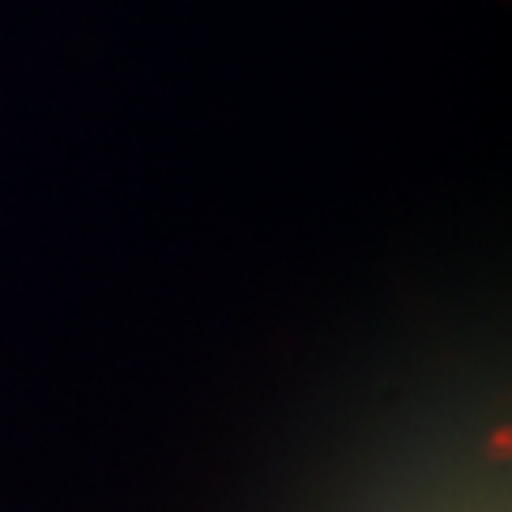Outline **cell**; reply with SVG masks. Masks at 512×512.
I'll return each instance as SVG.
<instances>
[]
</instances>
